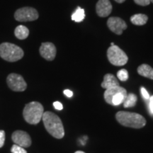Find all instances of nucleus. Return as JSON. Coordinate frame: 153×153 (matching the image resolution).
Returning <instances> with one entry per match:
<instances>
[{"instance_id":"nucleus-1","label":"nucleus","mask_w":153,"mask_h":153,"mask_svg":"<svg viewBox=\"0 0 153 153\" xmlns=\"http://www.w3.org/2000/svg\"><path fill=\"white\" fill-rule=\"evenodd\" d=\"M42 120L47 131L57 139H61L65 135V130L62 122L58 116L53 112L43 113Z\"/></svg>"},{"instance_id":"nucleus-2","label":"nucleus","mask_w":153,"mask_h":153,"mask_svg":"<svg viewBox=\"0 0 153 153\" xmlns=\"http://www.w3.org/2000/svg\"><path fill=\"white\" fill-rule=\"evenodd\" d=\"M116 118L120 125L133 128H141L146 124L145 118L136 113L118 111Z\"/></svg>"},{"instance_id":"nucleus-3","label":"nucleus","mask_w":153,"mask_h":153,"mask_svg":"<svg viewBox=\"0 0 153 153\" xmlns=\"http://www.w3.org/2000/svg\"><path fill=\"white\" fill-rule=\"evenodd\" d=\"M44 113L43 105L38 101H32L25 106L23 116L28 123L36 125L41 121Z\"/></svg>"},{"instance_id":"nucleus-4","label":"nucleus","mask_w":153,"mask_h":153,"mask_svg":"<svg viewBox=\"0 0 153 153\" xmlns=\"http://www.w3.org/2000/svg\"><path fill=\"white\" fill-rule=\"evenodd\" d=\"M24 52L15 44L3 43L0 44V57L7 62H14L23 58Z\"/></svg>"},{"instance_id":"nucleus-5","label":"nucleus","mask_w":153,"mask_h":153,"mask_svg":"<svg viewBox=\"0 0 153 153\" xmlns=\"http://www.w3.org/2000/svg\"><path fill=\"white\" fill-rule=\"evenodd\" d=\"M127 94V91L119 85L107 89L104 92V97L108 104L119 106L125 101Z\"/></svg>"},{"instance_id":"nucleus-6","label":"nucleus","mask_w":153,"mask_h":153,"mask_svg":"<svg viewBox=\"0 0 153 153\" xmlns=\"http://www.w3.org/2000/svg\"><path fill=\"white\" fill-rule=\"evenodd\" d=\"M107 57L108 61L115 66L125 65L128 60V57L126 53L116 45L108 48L107 51Z\"/></svg>"},{"instance_id":"nucleus-7","label":"nucleus","mask_w":153,"mask_h":153,"mask_svg":"<svg viewBox=\"0 0 153 153\" xmlns=\"http://www.w3.org/2000/svg\"><path fill=\"white\" fill-rule=\"evenodd\" d=\"M39 17L38 12L33 7H26L17 9L14 13V19L17 22H26L37 20Z\"/></svg>"},{"instance_id":"nucleus-8","label":"nucleus","mask_w":153,"mask_h":153,"mask_svg":"<svg viewBox=\"0 0 153 153\" xmlns=\"http://www.w3.org/2000/svg\"><path fill=\"white\" fill-rule=\"evenodd\" d=\"M7 83L9 89L14 91H24L27 88L24 77L19 74H9L7 78Z\"/></svg>"},{"instance_id":"nucleus-9","label":"nucleus","mask_w":153,"mask_h":153,"mask_svg":"<svg viewBox=\"0 0 153 153\" xmlns=\"http://www.w3.org/2000/svg\"><path fill=\"white\" fill-rule=\"evenodd\" d=\"M107 26L113 33L121 35L123 30L127 28L125 21L119 17H110L107 21Z\"/></svg>"},{"instance_id":"nucleus-10","label":"nucleus","mask_w":153,"mask_h":153,"mask_svg":"<svg viewBox=\"0 0 153 153\" xmlns=\"http://www.w3.org/2000/svg\"><path fill=\"white\" fill-rule=\"evenodd\" d=\"M11 139L13 142L22 148H28L31 145V138L30 135L24 131H16L12 133Z\"/></svg>"},{"instance_id":"nucleus-11","label":"nucleus","mask_w":153,"mask_h":153,"mask_svg":"<svg viewBox=\"0 0 153 153\" xmlns=\"http://www.w3.org/2000/svg\"><path fill=\"white\" fill-rule=\"evenodd\" d=\"M39 53L44 59L48 61H53L56 56L57 50L55 45L50 42L43 43L39 49Z\"/></svg>"},{"instance_id":"nucleus-12","label":"nucleus","mask_w":153,"mask_h":153,"mask_svg":"<svg viewBox=\"0 0 153 153\" xmlns=\"http://www.w3.org/2000/svg\"><path fill=\"white\" fill-rule=\"evenodd\" d=\"M112 11V5L109 0H99L96 5V11L99 16H109Z\"/></svg>"},{"instance_id":"nucleus-13","label":"nucleus","mask_w":153,"mask_h":153,"mask_svg":"<svg viewBox=\"0 0 153 153\" xmlns=\"http://www.w3.org/2000/svg\"><path fill=\"white\" fill-rule=\"evenodd\" d=\"M119 86V82L116 79V76L112 74H106L104 77V81L101 83V87L104 89H108V88Z\"/></svg>"},{"instance_id":"nucleus-14","label":"nucleus","mask_w":153,"mask_h":153,"mask_svg":"<svg viewBox=\"0 0 153 153\" xmlns=\"http://www.w3.org/2000/svg\"><path fill=\"white\" fill-rule=\"evenodd\" d=\"M137 73L148 79H153V68L147 64H143L137 68Z\"/></svg>"},{"instance_id":"nucleus-15","label":"nucleus","mask_w":153,"mask_h":153,"mask_svg":"<svg viewBox=\"0 0 153 153\" xmlns=\"http://www.w3.org/2000/svg\"><path fill=\"white\" fill-rule=\"evenodd\" d=\"M14 35L19 40H24L29 35V30L26 26L20 25L15 28Z\"/></svg>"},{"instance_id":"nucleus-16","label":"nucleus","mask_w":153,"mask_h":153,"mask_svg":"<svg viewBox=\"0 0 153 153\" xmlns=\"http://www.w3.org/2000/svg\"><path fill=\"white\" fill-rule=\"evenodd\" d=\"M148 20V17L147 15L143 14H137L133 15L131 17V22L132 24L136 26H143L146 24Z\"/></svg>"},{"instance_id":"nucleus-17","label":"nucleus","mask_w":153,"mask_h":153,"mask_svg":"<svg viewBox=\"0 0 153 153\" xmlns=\"http://www.w3.org/2000/svg\"><path fill=\"white\" fill-rule=\"evenodd\" d=\"M137 96L135 94L131 93L127 94V97L123 101V106L125 108H130V107H133L136 105L137 103Z\"/></svg>"},{"instance_id":"nucleus-18","label":"nucleus","mask_w":153,"mask_h":153,"mask_svg":"<svg viewBox=\"0 0 153 153\" xmlns=\"http://www.w3.org/2000/svg\"><path fill=\"white\" fill-rule=\"evenodd\" d=\"M85 18V10L81 7H78L74 14L72 15V20L75 22H81Z\"/></svg>"},{"instance_id":"nucleus-19","label":"nucleus","mask_w":153,"mask_h":153,"mask_svg":"<svg viewBox=\"0 0 153 153\" xmlns=\"http://www.w3.org/2000/svg\"><path fill=\"white\" fill-rule=\"evenodd\" d=\"M117 77L120 81L125 82L128 79V72L126 69H122L117 72Z\"/></svg>"},{"instance_id":"nucleus-20","label":"nucleus","mask_w":153,"mask_h":153,"mask_svg":"<svg viewBox=\"0 0 153 153\" xmlns=\"http://www.w3.org/2000/svg\"><path fill=\"white\" fill-rule=\"evenodd\" d=\"M11 152L12 153H27L24 148L19 146L18 145H14L11 149Z\"/></svg>"},{"instance_id":"nucleus-21","label":"nucleus","mask_w":153,"mask_h":153,"mask_svg":"<svg viewBox=\"0 0 153 153\" xmlns=\"http://www.w3.org/2000/svg\"><path fill=\"white\" fill-rule=\"evenodd\" d=\"M5 142V132L3 130H0V148H2Z\"/></svg>"},{"instance_id":"nucleus-22","label":"nucleus","mask_w":153,"mask_h":153,"mask_svg":"<svg viewBox=\"0 0 153 153\" xmlns=\"http://www.w3.org/2000/svg\"><path fill=\"white\" fill-rule=\"evenodd\" d=\"M135 3L137 5L148 6L150 4V0H134Z\"/></svg>"},{"instance_id":"nucleus-23","label":"nucleus","mask_w":153,"mask_h":153,"mask_svg":"<svg viewBox=\"0 0 153 153\" xmlns=\"http://www.w3.org/2000/svg\"><path fill=\"white\" fill-rule=\"evenodd\" d=\"M140 91H141V94H142V96H143V98L147 99V100H149L150 96V94H149V93L148 92V91L145 89V88L141 87Z\"/></svg>"},{"instance_id":"nucleus-24","label":"nucleus","mask_w":153,"mask_h":153,"mask_svg":"<svg viewBox=\"0 0 153 153\" xmlns=\"http://www.w3.org/2000/svg\"><path fill=\"white\" fill-rule=\"evenodd\" d=\"M53 106L55 107V109L57 110H62L63 108V106L62 104H61L60 102H59V101H55L54 103H53Z\"/></svg>"},{"instance_id":"nucleus-25","label":"nucleus","mask_w":153,"mask_h":153,"mask_svg":"<svg viewBox=\"0 0 153 153\" xmlns=\"http://www.w3.org/2000/svg\"><path fill=\"white\" fill-rule=\"evenodd\" d=\"M149 101H150V102H149V109H150L151 114L153 115V96L150 97Z\"/></svg>"},{"instance_id":"nucleus-26","label":"nucleus","mask_w":153,"mask_h":153,"mask_svg":"<svg viewBox=\"0 0 153 153\" xmlns=\"http://www.w3.org/2000/svg\"><path fill=\"white\" fill-rule=\"evenodd\" d=\"M63 93H64V94L67 96L68 97H72V96H73V92H72L71 90H69V89H65V90H64Z\"/></svg>"},{"instance_id":"nucleus-27","label":"nucleus","mask_w":153,"mask_h":153,"mask_svg":"<svg viewBox=\"0 0 153 153\" xmlns=\"http://www.w3.org/2000/svg\"><path fill=\"white\" fill-rule=\"evenodd\" d=\"M115 1H116V2L119 3V4H121V3H123L124 1H126V0H115Z\"/></svg>"},{"instance_id":"nucleus-28","label":"nucleus","mask_w":153,"mask_h":153,"mask_svg":"<svg viewBox=\"0 0 153 153\" xmlns=\"http://www.w3.org/2000/svg\"><path fill=\"white\" fill-rule=\"evenodd\" d=\"M74 153H85V152H83V151H76Z\"/></svg>"},{"instance_id":"nucleus-29","label":"nucleus","mask_w":153,"mask_h":153,"mask_svg":"<svg viewBox=\"0 0 153 153\" xmlns=\"http://www.w3.org/2000/svg\"><path fill=\"white\" fill-rule=\"evenodd\" d=\"M112 45H114V43H111V46H112Z\"/></svg>"},{"instance_id":"nucleus-30","label":"nucleus","mask_w":153,"mask_h":153,"mask_svg":"<svg viewBox=\"0 0 153 153\" xmlns=\"http://www.w3.org/2000/svg\"><path fill=\"white\" fill-rule=\"evenodd\" d=\"M150 2H152V3H153V0H150Z\"/></svg>"}]
</instances>
